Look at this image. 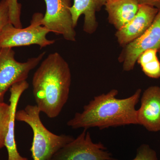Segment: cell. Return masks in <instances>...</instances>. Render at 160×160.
I'll return each mask as SVG.
<instances>
[{
  "label": "cell",
  "mask_w": 160,
  "mask_h": 160,
  "mask_svg": "<svg viewBox=\"0 0 160 160\" xmlns=\"http://www.w3.org/2000/svg\"><path fill=\"white\" fill-rule=\"evenodd\" d=\"M137 121L148 131H160V86H149L143 92Z\"/></svg>",
  "instance_id": "10"
},
{
  "label": "cell",
  "mask_w": 160,
  "mask_h": 160,
  "mask_svg": "<svg viewBox=\"0 0 160 160\" xmlns=\"http://www.w3.org/2000/svg\"><path fill=\"white\" fill-rule=\"evenodd\" d=\"M158 53H159V57H160V50L158 51Z\"/></svg>",
  "instance_id": "20"
},
{
  "label": "cell",
  "mask_w": 160,
  "mask_h": 160,
  "mask_svg": "<svg viewBox=\"0 0 160 160\" xmlns=\"http://www.w3.org/2000/svg\"><path fill=\"white\" fill-rule=\"evenodd\" d=\"M43 16L41 12L34 13L30 25L24 29L16 28L11 23L6 24L0 32V48L37 45L42 48L54 44L55 40L46 38L50 31L42 25Z\"/></svg>",
  "instance_id": "4"
},
{
  "label": "cell",
  "mask_w": 160,
  "mask_h": 160,
  "mask_svg": "<svg viewBox=\"0 0 160 160\" xmlns=\"http://www.w3.org/2000/svg\"><path fill=\"white\" fill-rule=\"evenodd\" d=\"M159 10L153 6L140 5L135 16L116 32L115 37L120 46L124 47L141 37L151 26Z\"/></svg>",
  "instance_id": "9"
},
{
  "label": "cell",
  "mask_w": 160,
  "mask_h": 160,
  "mask_svg": "<svg viewBox=\"0 0 160 160\" xmlns=\"http://www.w3.org/2000/svg\"><path fill=\"white\" fill-rule=\"evenodd\" d=\"M139 5H149L160 9V0H137Z\"/></svg>",
  "instance_id": "19"
},
{
  "label": "cell",
  "mask_w": 160,
  "mask_h": 160,
  "mask_svg": "<svg viewBox=\"0 0 160 160\" xmlns=\"http://www.w3.org/2000/svg\"><path fill=\"white\" fill-rule=\"evenodd\" d=\"M105 6L109 23L118 30L135 16L140 5L137 0H108Z\"/></svg>",
  "instance_id": "13"
},
{
  "label": "cell",
  "mask_w": 160,
  "mask_h": 160,
  "mask_svg": "<svg viewBox=\"0 0 160 160\" xmlns=\"http://www.w3.org/2000/svg\"><path fill=\"white\" fill-rule=\"evenodd\" d=\"M10 115L9 104L0 102V149L5 147Z\"/></svg>",
  "instance_id": "15"
},
{
  "label": "cell",
  "mask_w": 160,
  "mask_h": 160,
  "mask_svg": "<svg viewBox=\"0 0 160 160\" xmlns=\"http://www.w3.org/2000/svg\"><path fill=\"white\" fill-rule=\"evenodd\" d=\"M158 52L155 49H147L140 55L137 61L144 74L151 78H160V62L158 57Z\"/></svg>",
  "instance_id": "14"
},
{
  "label": "cell",
  "mask_w": 160,
  "mask_h": 160,
  "mask_svg": "<svg viewBox=\"0 0 160 160\" xmlns=\"http://www.w3.org/2000/svg\"><path fill=\"white\" fill-rule=\"evenodd\" d=\"M69 64L58 52L50 53L33 75L32 92L40 112L58 117L69 98L71 84Z\"/></svg>",
  "instance_id": "2"
},
{
  "label": "cell",
  "mask_w": 160,
  "mask_h": 160,
  "mask_svg": "<svg viewBox=\"0 0 160 160\" xmlns=\"http://www.w3.org/2000/svg\"><path fill=\"white\" fill-rule=\"evenodd\" d=\"M108 0H73L70 10L75 27L80 16L84 15L83 30L88 34L96 31L98 22L96 13L105 6Z\"/></svg>",
  "instance_id": "12"
},
{
  "label": "cell",
  "mask_w": 160,
  "mask_h": 160,
  "mask_svg": "<svg viewBox=\"0 0 160 160\" xmlns=\"http://www.w3.org/2000/svg\"><path fill=\"white\" fill-rule=\"evenodd\" d=\"M10 22L15 27L22 28L21 21L22 5L18 0H9Z\"/></svg>",
  "instance_id": "16"
},
{
  "label": "cell",
  "mask_w": 160,
  "mask_h": 160,
  "mask_svg": "<svg viewBox=\"0 0 160 160\" xmlns=\"http://www.w3.org/2000/svg\"><path fill=\"white\" fill-rule=\"evenodd\" d=\"M10 22L9 0L0 1V32L6 24Z\"/></svg>",
  "instance_id": "18"
},
{
  "label": "cell",
  "mask_w": 160,
  "mask_h": 160,
  "mask_svg": "<svg viewBox=\"0 0 160 160\" xmlns=\"http://www.w3.org/2000/svg\"><path fill=\"white\" fill-rule=\"evenodd\" d=\"M29 87V83L26 80L14 84L9 89L10 115L5 143V147L8 152V160H28L27 158L22 156L18 151L15 138V123L16 121V113L17 111V109L19 101L23 92Z\"/></svg>",
  "instance_id": "11"
},
{
  "label": "cell",
  "mask_w": 160,
  "mask_h": 160,
  "mask_svg": "<svg viewBox=\"0 0 160 160\" xmlns=\"http://www.w3.org/2000/svg\"><path fill=\"white\" fill-rule=\"evenodd\" d=\"M46 52L26 62L16 60L15 52L10 48H0V102H4L5 94L14 84L26 81L30 72L42 60Z\"/></svg>",
  "instance_id": "5"
},
{
  "label": "cell",
  "mask_w": 160,
  "mask_h": 160,
  "mask_svg": "<svg viewBox=\"0 0 160 160\" xmlns=\"http://www.w3.org/2000/svg\"><path fill=\"white\" fill-rule=\"evenodd\" d=\"M36 105H28L17 111L16 120L30 126L33 132L30 151L33 160H51L53 155L65 145L74 139L69 135H57L45 127L40 118Z\"/></svg>",
  "instance_id": "3"
},
{
  "label": "cell",
  "mask_w": 160,
  "mask_h": 160,
  "mask_svg": "<svg viewBox=\"0 0 160 160\" xmlns=\"http://www.w3.org/2000/svg\"><path fill=\"white\" fill-rule=\"evenodd\" d=\"M46 12L42 25L50 32L62 35L65 40L75 42L76 32L70 10L72 0H44Z\"/></svg>",
  "instance_id": "7"
},
{
  "label": "cell",
  "mask_w": 160,
  "mask_h": 160,
  "mask_svg": "<svg viewBox=\"0 0 160 160\" xmlns=\"http://www.w3.org/2000/svg\"><path fill=\"white\" fill-rule=\"evenodd\" d=\"M51 160H118L102 142L95 143L87 129L65 145Z\"/></svg>",
  "instance_id": "6"
},
{
  "label": "cell",
  "mask_w": 160,
  "mask_h": 160,
  "mask_svg": "<svg viewBox=\"0 0 160 160\" xmlns=\"http://www.w3.org/2000/svg\"><path fill=\"white\" fill-rule=\"evenodd\" d=\"M118 91L112 89L107 93L94 97L83 107L81 112H77L68 121L72 129H89L98 127L100 130L109 127L138 125L136 106L141 98L142 89H138L131 96L118 99Z\"/></svg>",
  "instance_id": "1"
},
{
  "label": "cell",
  "mask_w": 160,
  "mask_h": 160,
  "mask_svg": "<svg viewBox=\"0 0 160 160\" xmlns=\"http://www.w3.org/2000/svg\"><path fill=\"white\" fill-rule=\"evenodd\" d=\"M119 56L123 70L131 71L134 69L140 54L149 49L160 50V9L150 27L141 37L123 47Z\"/></svg>",
  "instance_id": "8"
},
{
  "label": "cell",
  "mask_w": 160,
  "mask_h": 160,
  "mask_svg": "<svg viewBox=\"0 0 160 160\" xmlns=\"http://www.w3.org/2000/svg\"><path fill=\"white\" fill-rule=\"evenodd\" d=\"M132 160H158L156 152L147 144H142L138 147L136 156Z\"/></svg>",
  "instance_id": "17"
}]
</instances>
